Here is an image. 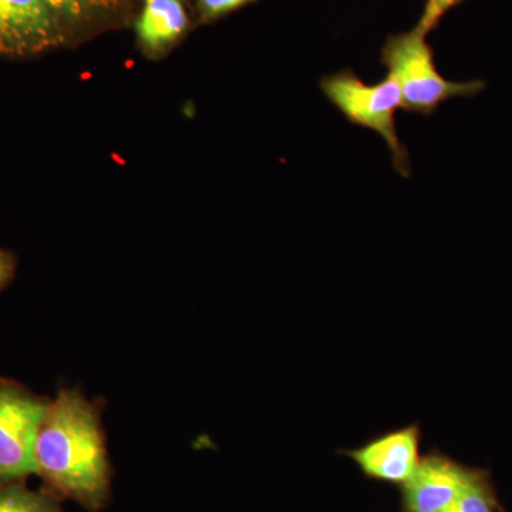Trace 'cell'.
<instances>
[{
    "instance_id": "4fadbf2b",
    "label": "cell",
    "mask_w": 512,
    "mask_h": 512,
    "mask_svg": "<svg viewBox=\"0 0 512 512\" xmlns=\"http://www.w3.org/2000/svg\"><path fill=\"white\" fill-rule=\"evenodd\" d=\"M464 0H426L423 15L414 28L423 33L424 36L433 32L440 25L441 19L450 12L451 9L461 5Z\"/></svg>"
},
{
    "instance_id": "30bf717a",
    "label": "cell",
    "mask_w": 512,
    "mask_h": 512,
    "mask_svg": "<svg viewBox=\"0 0 512 512\" xmlns=\"http://www.w3.org/2000/svg\"><path fill=\"white\" fill-rule=\"evenodd\" d=\"M67 26L87 25L119 10L127 0H47Z\"/></svg>"
},
{
    "instance_id": "3957f363",
    "label": "cell",
    "mask_w": 512,
    "mask_h": 512,
    "mask_svg": "<svg viewBox=\"0 0 512 512\" xmlns=\"http://www.w3.org/2000/svg\"><path fill=\"white\" fill-rule=\"evenodd\" d=\"M319 87L349 123L375 131L383 138L397 173L406 178L412 175L409 151L396 130V111L402 107V93L392 77L367 84L353 70L346 69L322 77Z\"/></svg>"
},
{
    "instance_id": "6da1fadb",
    "label": "cell",
    "mask_w": 512,
    "mask_h": 512,
    "mask_svg": "<svg viewBox=\"0 0 512 512\" xmlns=\"http://www.w3.org/2000/svg\"><path fill=\"white\" fill-rule=\"evenodd\" d=\"M37 476L57 498H69L89 511L106 507L111 466L100 412L77 390H60L50 400L37 433Z\"/></svg>"
},
{
    "instance_id": "7c38bea8",
    "label": "cell",
    "mask_w": 512,
    "mask_h": 512,
    "mask_svg": "<svg viewBox=\"0 0 512 512\" xmlns=\"http://www.w3.org/2000/svg\"><path fill=\"white\" fill-rule=\"evenodd\" d=\"M256 0H197L198 15L202 23L215 22L251 5Z\"/></svg>"
},
{
    "instance_id": "9c48e42d",
    "label": "cell",
    "mask_w": 512,
    "mask_h": 512,
    "mask_svg": "<svg viewBox=\"0 0 512 512\" xmlns=\"http://www.w3.org/2000/svg\"><path fill=\"white\" fill-rule=\"evenodd\" d=\"M0 512H64L49 491H33L25 483L0 485Z\"/></svg>"
},
{
    "instance_id": "7a4b0ae2",
    "label": "cell",
    "mask_w": 512,
    "mask_h": 512,
    "mask_svg": "<svg viewBox=\"0 0 512 512\" xmlns=\"http://www.w3.org/2000/svg\"><path fill=\"white\" fill-rule=\"evenodd\" d=\"M416 28L387 37L380 62L402 93V109L410 114L431 117L441 104L457 97H473L483 92L481 80L451 82L441 76L434 62L433 47Z\"/></svg>"
},
{
    "instance_id": "8fae6325",
    "label": "cell",
    "mask_w": 512,
    "mask_h": 512,
    "mask_svg": "<svg viewBox=\"0 0 512 512\" xmlns=\"http://www.w3.org/2000/svg\"><path fill=\"white\" fill-rule=\"evenodd\" d=\"M497 503L487 481L477 473L466 490L443 512H495Z\"/></svg>"
},
{
    "instance_id": "5b68a950",
    "label": "cell",
    "mask_w": 512,
    "mask_h": 512,
    "mask_svg": "<svg viewBox=\"0 0 512 512\" xmlns=\"http://www.w3.org/2000/svg\"><path fill=\"white\" fill-rule=\"evenodd\" d=\"M66 42L67 25L47 0H0V57L39 56Z\"/></svg>"
},
{
    "instance_id": "8992f818",
    "label": "cell",
    "mask_w": 512,
    "mask_h": 512,
    "mask_svg": "<svg viewBox=\"0 0 512 512\" xmlns=\"http://www.w3.org/2000/svg\"><path fill=\"white\" fill-rule=\"evenodd\" d=\"M423 439L420 424L386 431L365 446L343 450L352 458L366 477L384 483L404 484L419 467L420 444Z\"/></svg>"
},
{
    "instance_id": "277c9868",
    "label": "cell",
    "mask_w": 512,
    "mask_h": 512,
    "mask_svg": "<svg viewBox=\"0 0 512 512\" xmlns=\"http://www.w3.org/2000/svg\"><path fill=\"white\" fill-rule=\"evenodd\" d=\"M49 403L23 384L0 379V485L37 474V433Z\"/></svg>"
},
{
    "instance_id": "ba28073f",
    "label": "cell",
    "mask_w": 512,
    "mask_h": 512,
    "mask_svg": "<svg viewBox=\"0 0 512 512\" xmlns=\"http://www.w3.org/2000/svg\"><path fill=\"white\" fill-rule=\"evenodd\" d=\"M188 25L184 0H143L134 28L137 45L148 59H160L180 42Z\"/></svg>"
},
{
    "instance_id": "52a82bcc",
    "label": "cell",
    "mask_w": 512,
    "mask_h": 512,
    "mask_svg": "<svg viewBox=\"0 0 512 512\" xmlns=\"http://www.w3.org/2000/svg\"><path fill=\"white\" fill-rule=\"evenodd\" d=\"M478 471L460 466L444 454L421 457L417 470L403 484L406 512H443L466 490Z\"/></svg>"
},
{
    "instance_id": "5bb4252c",
    "label": "cell",
    "mask_w": 512,
    "mask_h": 512,
    "mask_svg": "<svg viewBox=\"0 0 512 512\" xmlns=\"http://www.w3.org/2000/svg\"><path fill=\"white\" fill-rule=\"evenodd\" d=\"M16 265H18V261H16L15 254L0 248V292L10 284L15 276Z\"/></svg>"
}]
</instances>
